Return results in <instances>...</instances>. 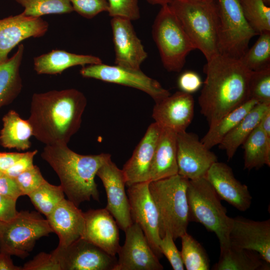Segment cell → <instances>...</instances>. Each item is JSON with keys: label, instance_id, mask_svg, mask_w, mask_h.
<instances>
[{"label": "cell", "instance_id": "6da1fadb", "mask_svg": "<svg viewBox=\"0 0 270 270\" xmlns=\"http://www.w3.org/2000/svg\"><path fill=\"white\" fill-rule=\"evenodd\" d=\"M251 72L240 59L221 54L207 60L204 66L206 77L198 103L209 127L250 99Z\"/></svg>", "mask_w": 270, "mask_h": 270}, {"label": "cell", "instance_id": "7a4b0ae2", "mask_svg": "<svg viewBox=\"0 0 270 270\" xmlns=\"http://www.w3.org/2000/svg\"><path fill=\"white\" fill-rule=\"evenodd\" d=\"M86 104L74 88L34 94L28 119L33 136L46 146L68 144L80 126Z\"/></svg>", "mask_w": 270, "mask_h": 270}, {"label": "cell", "instance_id": "3957f363", "mask_svg": "<svg viewBox=\"0 0 270 270\" xmlns=\"http://www.w3.org/2000/svg\"><path fill=\"white\" fill-rule=\"evenodd\" d=\"M58 176L60 186L68 198L76 206L92 198L99 202L95 176L100 167L111 158L108 154L82 155L68 144L46 145L41 154Z\"/></svg>", "mask_w": 270, "mask_h": 270}, {"label": "cell", "instance_id": "277c9868", "mask_svg": "<svg viewBox=\"0 0 270 270\" xmlns=\"http://www.w3.org/2000/svg\"><path fill=\"white\" fill-rule=\"evenodd\" d=\"M188 181L177 174L149 183L158 212L160 238L168 232L175 240L187 232L190 222L186 193Z\"/></svg>", "mask_w": 270, "mask_h": 270}, {"label": "cell", "instance_id": "5b68a950", "mask_svg": "<svg viewBox=\"0 0 270 270\" xmlns=\"http://www.w3.org/2000/svg\"><path fill=\"white\" fill-rule=\"evenodd\" d=\"M195 49L206 61L220 54L218 18L215 1L174 0L168 4Z\"/></svg>", "mask_w": 270, "mask_h": 270}, {"label": "cell", "instance_id": "8992f818", "mask_svg": "<svg viewBox=\"0 0 270 270\" xmlns=\"http://www.w3.org/2000/svg\"><path fill=\"white\" fill-rule=\"evenodd\" d=\"M190 221L202 224L218 237L220 246L230 244L232 218L205 177L189 180L187 188Z\"/></svg>", "mask_w": 270, "mask_h": 270}, {"label": "cell", "instance_id": "52a82bcc", "mask_svg": "<svg viewBox=\"0 0 270 270\" xmlns=\"http://www.w3.org/2000/svg\"><path fill=\"white\" fill-rule=\"evenodd\" d=\"M152 35L164 67L168 72H180L187 56L195 48L168 4L162 6L156 16Z\"/></svg>", "mask_w": 270, "mask_h": 270}, {"label": "cell", "instance_id": "ba28073f", "mask_svg": "<svg viewBox=\"0 0 270 270\" xmlns=\"http://www.w3.org/2000/svg\"><path fill=\"white\" fill-rule=\"evenodd\" d=\"M54 232L46 219L35 212L20 211L8 222H0V251L24 258L40 238Z\"/></svg>", "mask_w": 270, "mask_h": 270}, {"label": "cell", "instance_id": "9c48e42d", "mask_svg": "<svg viewBox=\"0 0 270 270\" xmlns=\"http://www.w3.org/2000/svg\"><path fill=\"white\" fill-rule=\"evenodd\" d=\"M218 18L220 54L240 59L258 35L244 14L240 0H215Z\"/></svg>", "mask_w": 270, "mask_h": 270}, {"label": "cell", "instance_id": "30bf717a", "mask_svg": "<svg viewBox=\"0 0 270 270\" xmlns=\"http://www.w3.org/2000/svg\"><path fill=\"white\" fill-rule=\"evenodd\" d=\"M86 78H94L105 82L116 84L140 90L154 100L159 102L170 94L156 80L144 74L140 69L135 70L110 66L102 62L84 66L80 71Z\"/></svg>", "mask_w": 270, "mask_h": 270}, {"label": "cell", "instance_id": "8fae6325", "mask_svg": "<svg viewBox=\"0 0 270 270\" xmlns=\"http://www.w3.org/2000/svg\"><path fill=\"white\" fill-rule=\"evenodd\" d=\"M150 182L128 186L127 195L130 214L133 222L143 231L148 242L158 258L162 257L159 244V221L158 210L150 192Z\"/></svg>", "mask_w": 270, "mask_h": 270}, {"label": "cell", "instance_id": "7c38bea8", "mask_svg": "<svg viewBox=\"0 0 270 270\" xmlns=\"http://www.w3.org/2000/svg\"><path fill=\"white\" fill-rule=\"evenodd\" d=\"M53 252L62 270H114L118 261L116 256L83 238L65 248L58 246Z\"/></svg>", "mask_w": 270, "mask_h": 270}, {"label": "cell", "instance_id": "4fadbf2b", "mask_svg": "<svg viewBox=\"0 0 270 270\" xmlns=\"http://www.w3.org/2000/svg\"><path fill=\"white\" fill-rule=\"evenodd\" d=\"M176 148L178 174L189 180L205 177L212 164L218 161L216 155L192 132L178 133Z\"/></svg>", "mask_w": 270, "mask_h": 270}, {"label": "cell", "instance_id": "5bb4252c", "mask_svg": "<svg viewBox=\"0 0 270 270\" xmlns=\"http://www.w3.org/2000/svg\"><path fill=\"white\" fill-rule=\"evenodd\" d=\"M124 244L118 252L114 270H162L163 266L140 226L133 222L124 231Z\"/></svg>", "mask_w": 270, "mask_h": 270}, {"label": "cell", "instance_id": "9a60e30c", "mask_svg": "<svg viewBox=\"0 0 270 270\" xmlns=\"http://www.w3.org/2000/svg\"><path fill=\"white\" fill-rule=\"evenodd\" d=\"M96 176L102 180L106 190L107 196L106 208L115 218L120 228L124 232L133 222L122 170L118 168L110 158L100 167Z\"/></svg>", "mask_w": 270, "mask_h": 270}, {"label": "cell", "instance_id": "2e32d148", "mask_svg": "<svg viewBox=\"0 0 270 270\" xmlns=\"http://www.w3.org/2000/svg\"><path fill=\"white\" fill-rule=\"evenodd\" d=\"M48 24L41 17L22 12L0 20V64L6 61L10 51L23 40L44 36Z\"/></svg>", "mask_w": 270, "mask_h": 270}, {"label": "cell", "instance_id": "e0dca14e", "mask_svg": "<svg viewBox=\"0 0 270 270\" xmlns=\"http://www.w3.org/2000/svg\"><path fill=\"white\" fill-rule=\"evenodd\" d=\"M230 244L256 252L270 264V220L256 221L232 218L229 232Z\"/></svg>", "mask_w": 270, "mask_h": 270}, {"label": "cell", "instance_id": "ac0fdd59", "mask_svg": "<svg viewBox=\"0 0 270 270\" xmlns=\"http://www.w3.org/2000/svg\"><path fill=\"white\" fill-rule=\"evenodd\" d=\"M112 18L115 64L140 69L141 64L148 57V54L135 32L132 20L120 17Z\"/></svg>", "mask_w": 270, "mask_h": 270}, {"label": "cell", "instance_id": "d6986e66", "mask_svg": "<svg viewBox=\"0 0 270 270\" xmlns=\"http://www.w3.org/2000/svg\"><path fill=\"white\" fill-rule=\"evenodd\" d=\"M194 106L192 94L178 91L156 102L152 117L162 128L182 132L186 131L193 119Z\"/></svg>", "mask_w": 270, "mask_h": 270}, {"label": "cell", "instance_id": "ffe728a7", "mask_svg": "<svg viewBox=\"0 0 270 270\" xmlns=\"http://www.w3.org/2000/svg\"><path fill=\"white\" fill-rule=\"evenodd\" d=\"M205 178L220 200L241 212L250 208L252 197L248 186L235 178L228 164L217 161L209 168Z\"/></svg>", "mask_w": 270, "mask_h": 270}, {"label": "cell", "instance_id": "44dd1931", "mask_svg": "<svg viewBox=\"0 0 270 270\" xmlns=\"http://www.w3.org/2000/svg\"><path fill=\"white\" fill-rule=\"evenodd\" d=\"M85 230L83 236L109 254L116 256L120 248L118 225L106 208L84 212Z\"/></svg>", "mask_w": 270, "mask_h": 270}, {"label": "cell", "instance_id": "7402d4cb", "mask_svg": "<svg viewBox=\"0 0 270 270\" xmlns=\"http://www.w3.org/2000/svg\"><path fill=\"white\" fill-rule=\"evenodd\" d=\"M162 128L151 124L122 170L126 186L150 182V170Z\"/></svg>", "mask_w": 270, "mask_h": 270}, {"label": "cell", "instance_id": "603a6c76", "mask_svg": "<svg viewBox=\"0 0 270 270\" xmlns=\"http://www.w3.org/2000/svg\"><path fill=\"white\" fill-rule=\"evenodd\" d=\"M46 218L53 232L58 237V246L66 247L83 238L84 212L68 199H63Z\"/></svg>", "mask_w": 270, "mask_h": 270}, {"label": "cell", "instance_id": "cb8c5ba5", "mask_svg": "<svg viewBox=\"0 0 270 270\" xmlns=\"http://www.w3.org/2000/svg\"><path fill=\"white\" fill-rule=\"evenodd\" d=\"M177 133L162 128L150 170V182L178 174Z\"/></svg>", "mask_w": 270, "mask_h": 270}, {"label": "cell", "instance_id": "d4e9b609", "mask_svg": "<svg viewBox=\"0 0 270 270\" xmlns=\"http://www.w3.org/2000/svg\"><path fill=\"white\" fill-rule=\"evenodd\" d=\"M34 68L38 74H57L77 66H82L102 62L96 56L79 54L64 50H53L34 58Z\"/></svg>", "mask_w": 270, "mask_h": 270}, {"label": "cell", "instance_id": "484cf974", "mask_svg": "<svg viewBox=\"0 0 270 270\" xmlns=\"http://www.w3.org/2000/svg\"><path fill=\"white\" fill-rule=\"evenodd\" d=\"M214 270H268L270 264L256 252L243 249L230 244L220 246L218 262Z\"/></svg>", "mask_w": 270, "mask_h": 270}, {"label": "cell", "instance_id": "4316f807", "mask_svg": "<svg viewBox=\"0 0 270 270\" xmlns=\"http://www.w3.org/2000/svg\"><path fill=\"white\" fill-rule=\"evenodd\" d=\"M0 132V145L4 148L26 150L31 146L32 129L28 120H24L14 110H9L2 118Z\"/></svg>", "mask_w": 270, "mask_h": 270}, {"label": "cell", "instance_id": "83f0119b", "mask_svg": "<svg viewBox=\"0 0 270 270\" xmlns=\"http://www.w3.org/2000/svg\"><path fill=\"white\" fill-rule=\"evenodd\" d=\"M270 109V104H256L232 130L218 144L219 148L226 151L228 160L232 158L239 146L259 124L266 114Z\"/></svg>", "mask_w": 270, "mask_h": 270}, {"label": "cell", "instance_id": "f1b7e54d", "mask_svg": "<svg viewBox=\"0 0 270 270\" xmlns=\"http://www.w3.org/2000/svg\"><path fill=\"white\" fill-rule=\"evenodd\" d=\"M18 46L14 55L0 64V108L10 104L22 90V83L20 68L24 47L22 44Z\"/></svg>", "mask_w": 270, "mask_h": 270}, {"label": "cell", "instance_id": "f546056e", "mask_svg": "<svg viewBox=\"0 0 270 270\" xmlns=\"http://www.w3.org/2000/svg\"><path fill=\"white\" fill-rule=\"evenodd\" d=\"M244 150V168L258 169L270 166V139L259 124L242 144Z\"/></svg>", "mask_w": 270, "mask_h": 270}, {"label": "cell", "instance_id": "4dcf8cb0", "mask_svg": "<svg viewBox=\"0 0 270 270\" xmlns=\"http://www.w3.org/2000/svg\"><path fill=\"white\" fill-rule=\"evenodd\" d=\"M258 103L255 100L250 98L227 114L216 124L209 127L207 132L200 140L209 149L218 145L224 138Z\"/></svg>", "mask_w": 270, "mask_h": 270}, {"label": "cell", "instance_id": "1f68e13d", "mask_svg": "<svg viewBox=\"0 0 270 270\" xmlns=\"http://www.w3.org/2000/svg\"><path fill=\"white\" fill-rule=\"evenodd\" d=\"M181 256L187 270H208L210 260L204 248L187 232L182 234Z\"/></svg>", "mask_w": 270, "mask_h": 270}, {"label": "cell", "instance_id": "d6a6232c", "mask_svg": "<svg viewBox=\"0 0 270 270\" xmlns=\"http://www.w3.org/2000/svg\"><path fill=\"white\" fill-rule=\"evenodd\" d=\"M259 37L240 58L244 66L251 71L270 66V32L260 34Z\"/></svg>", "mask_w": 270, "mask_h": 270}, {"label": "cell", "instance_id": "836d02e7", "mask_svg": "<svg viewBox=\"0 0 270 270\" xmlns=\"http://www.w3.org/2000/svg\"><path fill=\"white\" fill-rule=\"evenodd\" d=\"M28 196L36 208L46 216L64 198V193L60 185H53L46 180Z\"/></svg>", "mask_w": 270, "mask_h": 270}, {"label": "cell", "instance_id": "e575fe53", "mask_svg": "<svg viewBox=\"0 0 270 270\" xmlns=\"http://www.w3.org/2000/svg\"><path fill=\"white\" fill-rule=\"evenodd\" d=\"M248 22L258 35L270 32V8L262 0H240Z\"/></svg>", "mask_w": 270, "mask_h": 270}, {"label": "cell", "instance_id": "d590c367", "mask_svg": "<svg viewBox=\"0 0 270 270\" xmlns=\"http://www.w3.org/2000/svg\"><path fill=\"white\" fill-rule=\"evenodd\" d=\"M24 8L25 15L41 17L46 14H64L74 11L69 0H14Z\"/></svg>", "mask_w": 270, "mask_h": 270}, {"label": "cell", "instance_id": "8d00e7d4", "mask_svg": "<svg viewBox=\"0 0 270 270\" xmlns=\"http://www.w3.org/2000/svg\"><path fill=\"white\" fill-rule=\"evenodd\" d=\"M249 95L258 103L270 104V66L251 72Z\"/></svg>", "mask_w": 270, "mask_h": 270}, {"label": "cell", "instance_id": "74e56055", "mask_svg": "<svg viewBox=\"0 0 270 270\" xmlns=\"http://www.w3.org/2000/svg\"><path fill=\"white\" fill-rule=\"evenodd\" d=\"M108 12L112 18L120 17L130 20L140 18L138 0H107Z\"/></svg>", "mask_w": 270, "mask_h": 270}, {"label": "cell", "instance_id": "f35d334b", "mask_svg": "<svg viewBox=\"0 0 270 270\" xmlns=\"http://www.w3.org/2000/svg\"><path fill=\"white\" fill-rule=\"evenodd\" d=\"M23 196H28L46 181L39 168L34 165L15 178Z\"/></svg>", "mask_w": 270, "mask_h": 270}, {"label": "cell", "instance_id": "ab89813d", "mask_svg": "<svg viewBox=\"0 0 270 270\" xmlns=\"http://www.w3.org/2000/svg\"><path fill=\"white\" fill-rule=\"evenodd\" d=\"M159 246L162 254L166 258L173 270H184L180 252L177 248L174 240L168 232H166L161 238Z\"/></svg>", "mask_w": 270, "mask_h": 270}, {"label": "cell", "instance_id": "60d3db41", "mask_svg": "<svg viewBox=\"0 0 270 270\" xmlns=\"http://www.w3.org/2000/svg\"><path fill=\"white\" fill-rule=\"evenodd\" d=\"M69 0L74 11L86 18H92L100 13L108 10L107 0Z\"/></svg>", "mask_w": 270, "mask_h": 270}, {"label": "cell", "instance_id": "b9f144b4", "mask_svg": "<svg viewBox=\"0 0 270 270\" xmlns=\"http://www.w3.org/2000/svg\"><path fill=\"white\" fill-rule=\"evenodd\" d=\"M22 270H62L61 266L56 256L41 252L32 260L26 262L22 267Z\"/></svg>", "mask_w": 270, "mask_h": 270}, {"label": "cell", "instance_id": "7bdbcfd3", "mask_svg": "<svg viewBox=\"0 0 270 270\" xmlns=\"http://www.w3.org/2000/svg\"><path fill=\"white\" fill-rule=\"evenodd\" d=\"M202 84L199 74L192 70L182 72L178 80V85L180 90L190 94L198 91Z\"/></svg>", "mask_w": 270, "mask_h": 270}, {"label": "cell", "instance_id": "ee69618b", "mask_svg": "<svg viewBox=\"0 0 270 270\" xmlns=\"http://www.w3.org/2000/svg\"><path fill=\"white\" fill-rule=\"evenodd\" d=\"M37 152L36 150L24 152L23 155L4 174L10 177L16 178L34 165V158Z\"/></svg>", "mask_w": 270, "mask_h": 270}, {"label": "cell", "instance_id": "f6af8a7d", "mask_svg": "<svg viewBox=\"0 0 270 270\" xmlns=\"http://www.w3.org/2000/svg\"><path fill=\"white\" fill-rule=\"evenodd\" d=\"M0 194L16 200L23 196L16 178L4 174L0 177Z\"/></svg>", "mask_w": 270, "mask_h": 270}, {"label": "cell", "instance_id": "bcb514c9", "mask_svg": "<svg viewBox=\"0 0 270 270\" xmlns=\"http://www.w3.org/2000/svg\"><path fill=\"white\" fill-rule=\"evenodd\" d=\"M16 200L0 194V222H8L18 214Z\"/></svg>", "mask_w": 270, "mask_h": 270}, {"label": "cell", "instance_id": "7dc6e473", "mask_svg": "<svg viewBox=\"0 0 270 270\" xmlns=\"http://www.w3.org/2000/svg\"><path fill=\"white\" fill-rule=\"evenodd\" d=\"M24 152H0V172L4 173L24 154Z\"/></svg>", "mask_w": 270, "mask_h": 270}, {"label": "cell", "instance_id": "c3c4849f", "mask_svg": "<svg viewBox=\"0 0 270 270\" xmlns=\"http://www.w3.org/2000/svg\"><path fill=\"white\" fill-rule=\"evenodd\" d=\"M10 254L0 251V270H22V267L15 266Z\"/></svg>", "mask_w": 270, "mask_h": 270}, {"label": "cell", "instance_id": "681fc988", "mask_svg": "<svg viewBox=\"0 0 270 270\" xmlns=\"http://www.w3.org/2000/svg\"><path fill=\"white\" fill-rule=\"evenodd\" d=\"M259 126L266 136L270 139V109L264 115Z\"/></svg>", "mask_w": 270, "mask_h": 270}, {"label": "cell", "instance_id": "f907efd6", "mask_svg": "<svg viewBox=\"0 0 270 270\" xmlns=\"http://www.w3.org/2000/svg\"><path fill=\"white\" fill-rule=\"evenodd\" d=\"M152 4H158L161 6L169 4L174 0H146Z\"/></svg>", "mask_w": 270, "mask_h": 270}, {"label": "cell", "instance_id": "816d5d0a", "mask_svg": "<svg viewBox=\"0 0 270 270\" xmlns=\"http://www.w3.org/2000/svg\"><path fill=\"white\" fill-rule=\"evenodd\" d=\"M262 1L264 2V3L268 6H270V0H262Z\"/></svg>", "mask_w": 270, "mask_h": 270}, {"label": "cell", "instance_id": "f5cc1de1", "mask_svg": "<svg viewBox=\"0 0 270 270\" xmlns=\"http://www.w3.org/2000/svg\"><path fill=\"white\" fill-rule=\"evenodd\" d=\"M198 0L206 2H213L215 1V0Z\"/></svg>", "mask_w": 270, "mask_h": 270}, {"label": "cell", "instance_id": "db71d44e", "mask_svg": "<svg viewBox=\"0 0 270 270\" xmlns=\"http://www.w3.org/2000/svg\"><path fill=\"white\" fill-rule=\"evenodd\" d=\"M4 173L0 172V177L4 174Z\"/></svg>", "mask_w": 270, "mask_h": 270}]
</instances>
